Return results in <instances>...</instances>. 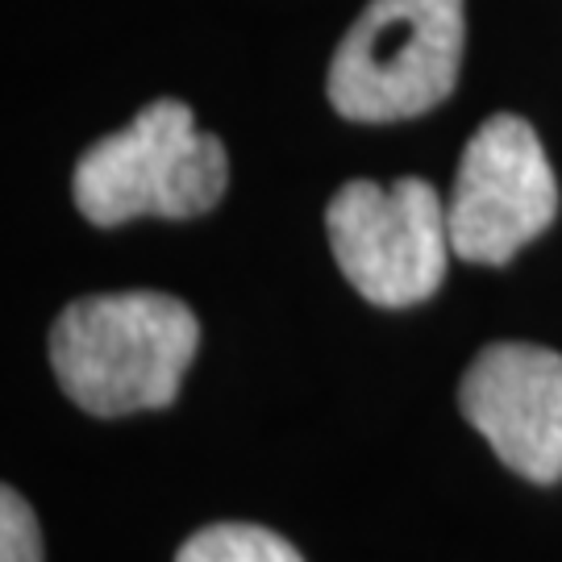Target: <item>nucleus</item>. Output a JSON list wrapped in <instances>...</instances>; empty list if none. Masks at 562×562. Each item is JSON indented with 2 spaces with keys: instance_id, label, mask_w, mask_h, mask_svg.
<instances>
[{
  "instance_id": "obj_6",
  "label": "nucleus",
  "mask_w": 562,
  "mask_h": 562,
  "mask_svg": "<svg viewBox=\"0 0 562 562\" xmlns=\"http://www.w3.org/2000/svg\"><path fill=\"white\" fill-rule=\"evenodd\" d=\"M462 417L508 471L529 483L562 480V355L529 341L483 346L459 383Z\"/></svg>"
},
{
  "instance_id": "obj_4",
  "label": "nucleus",
  "mask_w": 562,
  "mask_h": 562,
  "mask_svg": "<svg viewBox=\"0 0 562 562\" xmlns=\"http://www.w3.org/2000/svg\"><path fill=\"white\" fill-rule=\"evenodd\" d=\"M325 234L350 288L380 308L429 301L446 280L450 225L434 183H341L325 209Z\"/></svg>"
},
{
  "instance_id": "obj_5",
  "label": "nucleus",
  "mask_w": 562,
  "mask_h": 562,
  "mask_svg": "<svg viewBox=\"0 0 562 562\" xmlns=\"http://www.w3.org/2000/svg\"><path fill=\"white\" fill-rule=\"evenodd\" d=\"M554 213L559 180L533 125L517 113L487 117L467 142L446 201L450 250L462 262L501 267L550 229Z\"/></svg>"
},
{
  "instance_id": "obj_2",
  "label": "nucleus",
  "mask_w": 562,
  "mask_h": 562,
  "mask_svg": "<svg viewBox=\"0 0 562 562\" xmlns=\"http://www.w3.org/2000/svg\"><path fill=\"white\" fill-rule=\"evenodd\" d=\"M225 183L222 138L196 130L183 101H155L125 130L83 150L71 192L88 222L113 229L134 217H201L217 209Z\"/></svg>"
},
{
  "instance_id": "obj_7",
  "label": "nucleus",
  "mask_w": 562,
  "mask_h": 562,
  "mask_svg": "<svg viewBox=\"0 0 562 562\" xmlns=\"http://www.w3.org/2000/svg\"><path fill=\"white\" fill-rule=\"evenodd\" d=\"M176 562H304L301 550L276 529L246 521L204 525L180 546Z\"/></svg>"
},
{
  "instance_id": "obj_3",
  "label": "nucleus",
  "mask_w": 562,
  "mask_h": 562,
  "mask_svg": "<svg viewBox=\"0 0 562 562\" xmlns=\"http://www.w3.org/2000/svg\"><path fill=\"white\" fill-rule=\"evenodd\" d=\"M462 42V0H371L329 63V104L367 125L422 117L454 92Z\"/></svg>"
},
{
  "instance_id": "obj_1",
  "label": "nucleus",
  "mask_w": 562,
  "mask_h": 562,
  "mask_svg": "<svg viewBox=\"0 0 562 562\" xmlns=\"http://www.w3.org/2000/svg\"><path fill=\"white\" fill-rule=\"evenodd\" d=\"M46 346L71 404L92 417H125L180 396L201 322L167 292H101L67 304Z\"/></svg>"
},
{
  "instance_id": "obj_8",
  "label": "nucleus",
  "mask_w": 562,
  "mask_h": 562,
  "mask_svg": "<svg viewBox=\"0 0 562 562\" xmlns=\"http://www.w3.org/2000/svg\"><path fill=\"white\" fill-rule=\"evenodd\" d=\"M0 562H42L38 517L13 487L0 492Z\"/></svg>"
}]
</instances>
